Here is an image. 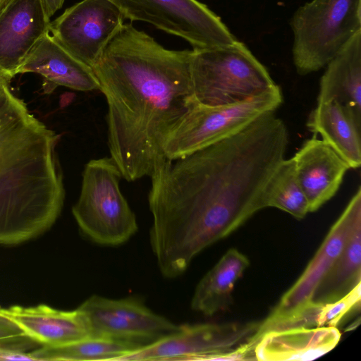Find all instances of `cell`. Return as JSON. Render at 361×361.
I'll return each instance as SVG.
<instances>
[{"label":"cell","instance_id":"1","mask_svg":"<svg viewBox=\"0 0 361 361\" xmlns=\"http://www.w3.org/2000/svg\"><path fill=\"white\" fill-rule=\"evenodd\" d=\"M288 144L286 126L269 112L234 135L159 166L150 177L149 242L164 277L182 275L202 250L265 208L266 186Z\"/></svg>","mask_w":361,"mask_h":361},{"label":"cell","instance_id":"2","mask_svg":"<svg viewBox=\"0 0 361 361\" xmlns=\"http://www.w3.org/2000/svg\"><path fill=\"white\" fill-rule=\"evenodd\" d=\"M193 53L123 23L92 67L107 103L110 157L125 180L151 177L167 159L164 140L195 101Z\"/></svg>","mask_w":361,"mask_h":361},{"label":"cell","instance_id":"3","mask_svg":"<svg viewBox=\"0 0 361 361\" xmlns=\"http://www.w3.org/2000/svg\"><path fill=\"white\" fill-rule=\"evenodd\" d=\"M0 75V244L49 229L65 199L56 146L60 135L32 114Z\"/></svg>","mask_w":361,"mask_h":361},{"label":"cell","instance_id":"4","mask_svg":"<svg viewBox=\"0 0 361 361\" xmlns=\"http://www.w3.org/2000/svg\"><path fill=\"white\" fill-rule=\"evenodd\" d=\"M192 50V82L198 104H233L278 86L267 68L238 39L228 45Z\"/></svg>","mask_w":361,"mask_h":361},{"label":"cell","instance_id":"5","mask_svg":"<svg viewBox=\"0 0 361 361\" xmlns=\"http://www.w3.org/2000/svg\"><path fill=\"white\" fill-rule=\"evenodd\" d=\"M121 171L109 157L87 162L72 213L82 233L104 246H118L137 232L136 216L123 195Z\"/></svg>","mask_w":361,"mask_h":361},{"label":"cell","instance_id":"6","mask_svg":"<svg viewBox=\"0 0 361 361\" xmlns=\"http://www.w3.org/2000/svg\"><path fill=\"white\" fill-rule=\"evenodd\" d=\"M293 61L300 75L325 67L358 32L361 0H312L290 22Z\"/></svg>","mask_w":361,"mask_h":361},{"label":"cell","instance_id":"7","mask_svg":"<svg viewBox=\"0 0 361 361\" xmlns=\"http://www.w3.org/2000/svg\"><path fill=\"white\" fill-rule=\"evenodd\" d=\"M283 102L279 86L245 101L207 106L195 101L188 111L166 135L165 157L173 160L239 132L261 116L275 111Z\"/></svg>","mask_w":361,"mask_h":361},{"label":"cell","instance_id":"8","mask_svg":"<svg viewBox=\"0 0 361 361\" xmlns=\"http://www.w3.org/2000/svg\"><path fill=\"white\" fill-rule=\"evenodd\" d=\"M260 322L196 324L180 328L123 357L120 361L246 360L243 345Z\"/></svg>","mask_w":361,"mask_h":361},{"label":"cell","instance_id":"9","mask_svg":"<svg viewBox=\"0 0 361 361\" xmlns=\"http://www.w3.org/2000/svg\"><path fill=\"white\" fill-rule=\"evenodd\" d=\"M130 21H143L187 41L194 50L237 39L221 18L197 0H109Z\"/></svg>","mask_w":361,"mask_h":361},{"label":"cell","instance_id":"10","mask_svg":"<svg viewBox=\"0 0 361 361\" xmlns=\"http://www.w3.org/2000/svg\"><path fill=\"white\" fill-rule=\"evenodd\" d=\"M124 19L109 0H82L51 22L49 32L67 52L92 68Z\"/></svg>","mask_w":361,"mask_h":361},{"label":"cell","instance_id":"11","mask_svg":"<svg viewBox=\"0 0 361 361\" xmlns=\"http://www.w3.org/2000/svg\"><path fill=\"white\" fill-rule=\"evenodd\" d=\"M78 307L86 316L92 336L145 345L180 328L134 298L92 295Z\"/></svg>","mask_w":361,"mask_h":361},{"label":"cell","instance_id":"12","mask_svg":"<svg viewBox=\"0 0 361 361\" xmlns=\"http://www.w3.org/2000/svg\"><path fill=\"white\" fill-rule=\"evenodd\" d=\"M42 0H9L0 11V75L9 80L38 40L49 32Z\"/></svg>","mask_w":361,"mask_h":361},{"label":"cell","instance_id":"13","mask_svg":"<svg viewBox=\"0 0 361 361\" xmlns=\"http://www.w3.org/2000/svg\"><path fill=\"white\" fill-rule=\"evenodd\" d=\"M361 220V188L330 228L319 250L295 283L284 293L271 314L287 313L311 300L317 286L341 254L356 223Z\"/></svg>","mask_w":361,"mask_h":361},{"label":"cell","instance_id":"14","mask_svg":"<svg viewBox=\"0 0 361 361\" xmlns=\"http://www.w3.org/2000/svg\"><path fill=\"white\" fill-rule=\"evenodd\" d=\"M293 158L310 212L317 211L335 195L350 169L329 144L315 136L307 140Z\"/></svg>","mask_w":361,"mask_h":361},{"label":"cell","instance_id":"15","mask_svg":"<svg viewBox=\"0 0 361 361\" xmlns=\"http://www.w3.org/2000/svg\"><path fill=\"white\" fill-rule=\"evenodd\" d=\"M0 313L42 346L66 345L92 336L86 316L79 307L63 311L45 305L30 307L16 305L0 308Z\"/></svg>","mask_w":361,"mask_h":361},{"label":"cell","instance_id":"16","mask_svg":"<svg viewBox=\"0 0 361 361\" xmlns=\"http://www.w3.org/2000/svg\"><path fill=\"white\" fill-rule=\"evenodd\" d=\"M35 73L54 88L64 86L78 91L99 90L92 68L71 56L49 32L44 35L19 68L18 73Z\"/></svg>","mask_w":361,"mask_h":361},{"label":"cell","instance_id":"17","mask_svg":"<svg viewBox=\"0 0 361 361\" xmlns=\"http://www.w3.org/2000/svg\"><path fill=\"white\" fill-rule=\"evenodd\" d=\"M337 327H298L264 334L254 349L262 361L312 360L331 350L340 341Z\"/></svg>","mask_w":361,"mask_h":361},{"label":"cell","instance_id":"18","mask_svg":"<svg viewBox=\"0 0 361 361\" xmlns=\"http://www.w3.org/2000/svg\"><path fill=\"white\" fill-rule=\"evenodd\" d=\"M308 129L320 135L349 165H361V112L336 101L317 104L307 120Z\"/></svg>","mask_w":361,"mask_h":361},{"label":"cell","instance_id":"19","mask_svg":"<svg viewBox=\"0 0 361 361\" xmlns=\"http://www.w3.org/2000/svg\"><path fill=\"white\" fill-rule=\"evenodd\" d=\"M317 104L336 101L361 112V32L326 66Z\"/></svg>","mask_w":361,"mask_h":361},{"label":"cell","instance_id":"20","mask_svg":"<svg viewBox=\"0 0 361 361\" xmlns=\"http://www.w3.org/2000/svg\"><path fill=\"white\" fill-rule=\"evenodd\" d=\"M249 265L248 258L237 249L228 250L197 285L191 308L208 317L228 309L234 286Z\"/></svg>","mask_w":361,"mask_h":361},{"label":"cell","instance_id":"21","mask_svg":"<svg viewBox=\"0 0 361 361\" xmlns=\"http://www.w3.org/2000/svg\"><path fill=\"white\" fill-rule=\"evenodd\" d=\"M361 283V220L353 228L338 257L322 277L311 300L321 304L334 302Z\"/></svg>","mask_w":361,"mask_h":361},{"label":"cell","instance_id":"22","mask_svg":"<svg viewBox=\"0 0 361 361\" xmlns=\"http://www.w3.org/2000/svg\"><path fill=\"white\" fill-rule=\"evenodd\" d=\"M142 345L134 342L90 336L66 345L42 346L29 353L36 361H120Z\"/></svg>","mask_w":361,"mask_h":361},{"label":"cell","instance_id":"23","mask_svg":"<svg viewBox=\"0 0 361 361\" xmlns=\"http://www.w3.org/2000/svg\"><path fill=\"white\" fill-rule=\"evenodd\" d=\"M264 202L265 207L277 208L298 219H303L310 212L293 157L284 159L278 166L266 186Z\"/></svg>","mask_w":361,"mask_h":361},{"label":"cell","instance_id":"24","mask_svg":"<svg viewBox=\"0 0 361 361\" xmlns=\"http://www.w3.org/2000/svg\"><path fill=\"white\" fill-rule=\"evenodd\" d=\"M361 283L341 298L323 304L318 316L317 326L337 327L351 311L360 307Z\"/></svg>","mask_w":361,"mask_h":361},{"label":"cell","instance_id":"25","mask_svg":"<svg viewBox=\"0 0 361 361\" xmlns=\"http://www.w3.org/2000/svg\"><path fill=\"white\" fill-rule=\"evenodd\" d=\"M37 344L16 323L0 313V349L24 352Z\"/></svg>","mask_w":361,"mask_h":361},{"label":"cell","instance_id":"26","mask_svg":"<svg viewBox=\"0 0 361 361\" xmlns=\"http://www.w3.org/2000/svg\"><path fill=\"white\" fill-rule=\"evenodd\" d=\"M65 0H42L47 16L50 18L59 9H60Z\"/></svg>","mask_w":361,"mask_h":361},{"label":"cell","instance_id":"27","mask_svg":"<svg viewBox=\"0 0 361 361\" xmlns=\"http://www.w3.org/2000/svg\"><path fill=\"white\" fill-rule=\"evenodd\" d=\"M9 0H0V11L5 6Z\"/></svg>","mask_w":361,"mask_h":361}]
</instances>
